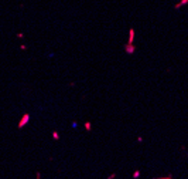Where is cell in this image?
<instances>
[{
  "instance_id": "6da1fadb",
  "label": "cell",
  "mask_w": 188,
  "mask_h": 179,
  "mask_svg": "<svg viewBox=\"0 0 188 179\" xmlns=\"http://www.w3.org/2000/svg\"><path fill=\"white\" fill-rule=\"evenodd\" d=\"M27 120H28V117H27V115H26V117L23 118V121H21V122H20V127H23V125H24V122H26V121H27Z\"/></svg>"
}]
</instances>
